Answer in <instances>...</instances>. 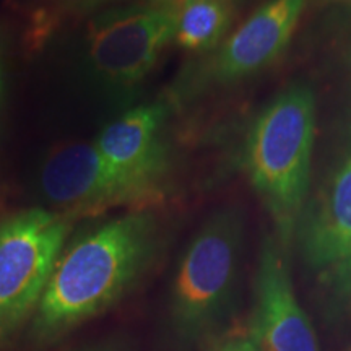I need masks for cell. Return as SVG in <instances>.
<instances>
[{"mask_svg": "<svg viewBox=\"0 0 351 351\" xmlns=\"http://www.w3.org/2000/svg\"><path fill=\"white\" fill-rule=\"evenodd\" d=\"M161 243L155 212L129 210L65 245L34 313L39 335L52 337L116 304L142 278Z\"/></svg>", "mask_w": 351, "mask_h": 351, "instance_id": "cell-1", "label": "cell"}, {"mask_svg": "<svg viewBox=\"0 0 351 351\" xmlns=\"http://www.w3.org/2000/svg\"><path fill=\"white\" fill-rule=\"evenodd\" d=\"M315 129L314 86L295 80L263 104L244 138L243 165L249 182L274 218L276 239L287 249L311 192Z\"/></svg>", "mask_w": 351, "mask_h": 351, "instance_id": "cell-2", "label": "cell"}, {"mask_svg": "<svg viewBox=\"0 0 351 351\" xmlns=\"http://www.w3.org/2000/svg\"><path fill=\"white\" fill-rule=\"evenodd\" d=\"M244 247V215L234 205L210 215L189 241L171 287L176 339L197 345L221 332L236 313Z\"/></svg>", "mask_w": 351, "mask_h": 351, "instance_id": "cell-3", "label": "cell"}, {"mask_svg": "<svg viewBox=\"0 0 351 351\" xmlns=\"http://www.w3.org/2000/svg\"><path fill=\"white\" fill-rule=\"evenodd\" d=\"M309 0H265L208 54L187 64L165 98L173 109L234 86L271 67L291 43Z\"/></svg>", "mask_w": 351, "mask_h": 351, "instance_id": "cell-4", "label": "cell"}, {"mask_svg": "<svg viewBox=\"0 0 351 351\" xmlns=\"http://www.w3.org/2000/svg\"><path fill=\"white\" fill-rule=\"evenodd\" d=\"M178 0H142L109 8L90 23L88 60L95 77L114 95H129L147 80L174 43Z\"/></svg>", "mask_w": 351, "mask_h": 351, "instance_id": "cell-5", "label": "cell"}, {"mask_svg": "<svg viewBox=\"0 0 351 351\" xmlns=\"http://www.w3.org/2000/svg\"><path fill=\"white\" fill-rule=\"evenodd\" d=\"M72 221L51 208L0 218V339L36 313Z\"/></svg>", "mask_w": 351, "mask_h": 351, "instance_id": "cell-6", "label": "cell"}, {"mask_svg": "<svg viewBox=\"0 0 351 351\" xmlns=\"http://www.w3.org/2000/svg\"><path fill=\"white\" fill-rule=\"evenodd\" d=\"M291 243L330 309L341 313L351 298V152L307 197Z\"/></svg>", "mask_w": 351, "mask_h": 351, "instance_id": "cell-7", "label": "cell"}, {"mask_svg": "<svg viewBox=\"0 0 351 351\" xmlns=\"http://www.w3.org/2000/svg\"><path fill=\"white\" fill-rule=\"evenodd\" d=\"M51 210L69 218L127 207L148 210L147 197L104 160L93 142L65 143L47 155L38 178Z\"/></svg>", "mask_w": 351, "mask_h": 351, "instance_id": "cell-8", "label": "cell"}, {"mask_svg": "<svg viewBox=\"0 0 351 351\" xmlns=\"http://www.w3.org/2000/svg\"><path fill=\"white\" fill-rule=\"evenodd\" d=\"M173 108L166 99L138 104L104 125L93 145L127 181L147 197L152 207L169 194L173 152L168 119Z\"/></svg>", "mask_w": 351, "mask_h": 351, "instance_id": "cell-9", "label": "cell"}, {"mask_svg": "<svg viewBox=\"0 0 351 351\" xmlns=\"http://www.w3.org/2000/svg\"><path fill=\"white\" fill-rule=\"evenodd\" d=\"M262 351H320L293 287L287 247L267 236L258 252L249 333Z\"/></svg>", "mask_w": 351, "mask_h": 351, "instance_id": "cell-10", "label": "cell"}, {"mask_svg": "<svg viewBox=\"0 0 351 351\" xmlns=\"http://www.w3.org/2000/svg\"><path fill=\"white\" fill-rule=\"evenodd\" d=\"M234 0H178L174 43L195 57L212 52L230 34Z\"/></svg>", "mask_w": 351, "mask_h": 351, "instance_id": "cell-11", "label": "cell"}, {"mask_svg": "<svg viewBox=\"0 0 351 351\" xmlns=\"http://www.w3.org/2000/svg\"><path fill=\"white\" fill-rule=\"evenodd\" d=\"M339 138L341 150L351 152V41L343 56V83H341V103L339 116ZM343 153V155H345Z\"/></svg>", "mask_w": 351, "mask_h": 351, "instance_id": "cell-12", "label": "cell"}, {"mask_svg": "<svg viewBox=\"0 0 351 351\" xmlns=\"http://www.w3.org/2000/svg\"><path fill=\"white\" fill-rule=\"evenodd\" d=\"M208 351H241L239 337H231V339L217 341Z\"/></svg>", "mask_w": 351, "mask_h": 351, "instance_id": "cell-13", "label": "cell"}, {"mask_svg": "<svg viewBox=\"0 0 351 351\" xmlns=\"http://www.w3.org/2000/svg\"><path fill=\"white\" fill-rule=\"evenodd\" d=\"M3 34L0 32V108H2L3 101V88H5V70H3Z\"/></svg>", "mask_w": 351, "mask_h": 351, "instance_id": "cell-14", "label": "cell"}, {"mask_svg": "<svg viewBox=\"0 0 351 351\" xmlns=\"http://www.w3.org/2000/svg\"><path fill=\"white\" fill-rule=\"evenodd\" d=\"M239 348L241 351H262L249 335H239Z\"/></svg>", "mask_w": 351, "mask_h": 351, "instance_id": "cell-15", "label": "cell"}, {"mask_svg": "<svg viewBox=\"0 0 351 351\" xmlns=\"http://www.w3.org/2000/svg\"><path fill=\"white\" fill-rule=\"evenodd\" d=\"M319 5H351V0H314Z\"/></svg>", "mask_w": 351, "mask_h": 351, "instance_id": "cell-16", "label": "cell"}, {"mask_svg": "<svg viewBox=\"0 0 351 351\" xmlns=\"http://www.w3.org/2000/svg\"><path fill=\"white\" fill-rule=\"evenodd\" d=\"M82 5L85 7H95V5H101V3H109V2H121V0H78Z\"/></svg>", "mask_w": 351, "mask_h": 351, "instance_id": "cell-17", "label": "cell"}]
</instances>
